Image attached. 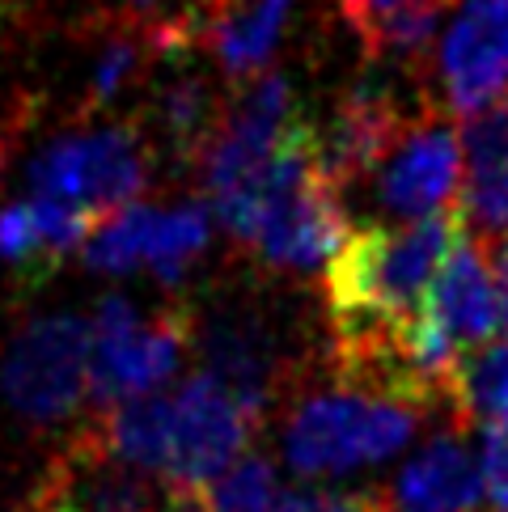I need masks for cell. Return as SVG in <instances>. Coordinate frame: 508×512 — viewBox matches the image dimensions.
Returning <instances> with one entry per match:
<instances>
[{
    "label": "cell",
    "mask_w": 508,
    "mask_h": 512,
    "mask_svg": "<svg viewBox=\"0 0 508 512\" xmlns=\"http://www.w3.org/2000/svg\"><path fill=\"white\" fill-rule=\"evenodd\" d=\"M466 233V208H441L398 229L369 225L348 233V242L326 259L335 347H360L403 331Z\"/></svg>",
    "instance_id": "obj_1"
},
{
    "label": "cell",
    "mask_w": 508,
    "mask_h": 512,
    "mask_svg": "<svg viewBox=\"0 0 508 512\" xmlns=\"http://www.w3.org/2000/svg\"><path fill=\"white\" fill-rule=\"evenodd\" d=\"M415 424H420V411L407 402L343 386L305 398L288 415L284 457L305 479L343 474L394 457L403 445H411Z\"/></svg>",
    "instance_id": "obj_2"
},
{
    "label": "cell",
    "mask_w": 508,
    "mask_h": 512,
    "mask_svg": "<svg viewBox=\"0 0 508 512\" xmlns=\"http://www.w3.org/2000/svg\"><path fill=\"white\" fill-rule=\"evenodd\" d=\"M89 360L94 326L85 318H39L9 343L0 390L26 424H64L89 394Z\"/></svg>",
    "instance_id": "obj_3"
},
{
    "label": "cell",
    "mask_w": 508,
    "mask_h": 512,
    "mask_svg": "<svg viewBox=\"0 0 508 512\" xmlns=\"http://www.w3.org/2000/svg\"><path fill=\"white\" fill-rule=\"evenodd\" d=\"M144 182H149V149L127 127L64 136L30 166V195L60 199L98 221L136 204Z\"/></svg>",
    "instance_id": "obj_4"
},
{
    "label": "cell",
    "mask_w": 508,
    "mask_h": 512,
    "mask_svg": "<svg viewBox=\"0 0 508 512\" xmlns=\"http://www.w3.org/2000/svg\"><path fill=\"white\" fill-rule=\"evenodd\" d=\"M263 419L212 369H199L174 390V453L166 479L178 487H212L259 436Z\"/></svg>",
    "instance_id": "obj_5"
},
{
    "label": "cell",
    "mask_w": 508,
    "mask_h": 512,
    "mask_svg": "<svg viewBox=\"0 0 508 512\" xmlns=\"http://www.w3.org/2000/svg\"><path fill=\"white\" fill-rule=\"evenodd\" d=\"M348 242V216L339 204V182L326 174V166L301 170L267 199L250 246L259 250L267 267L310 271L326 263Z\"/></svg>",
    "instance_id": "obj_6"
},
{
    "label": "cell",
    "mask_w": 508,
    "mask_h": 512,
    "mask_svg": "<svg viewBox=\"0 0 508 512\" xmlns=\"http://www.w3.org/2000/svg\"><path fill=\"white\" fill-rule=\"evenodd\" d=\"M191 335H195V318L183 305H170L153 318H140L132 331L115 339H94L89 398L98 407H115V402L161 390L183 364Z\"/></svg>",
    "instance_id": "obj_7"
},
{
    "label": "cell",
    "mask_w": 508,
    "mask_h": 512,
    "mask_svg": "<svg viewBox=\"0 0 508 512\" xmlns=\"http://www.w3.org/2000/svg\"><path fill=\"white\" fill-rule=\"evenodd\" d=\"M462 178V136L437 111H424L381 161L377 204L394 221H420L449 208Z\"/></svg>",
    "instance_id": "obj_8"
},
{
    "label": "cell",
    "mask_w": 508,
    "mask_h": 512,
    "mask_svg": "<svg viewBox=\"0 0 508 512\" xmlns=\"http://www.w3.org/2000/svg\"><path fill=\"white\" fill-rule=\"evenodd\" d=\"M441 98L453 115H475L508 89V0H466L437 56Z\"/></svg>",
    "instance_id": "obj_9"
},
{
    "label": "cell",
    "mask_w": 508,
    "mask_h": 512,
    "mask_svg": "<svg viewBox=\"0 0 508 512\" xmlns=\"http://www.w3.org/2000/svg\"><path fill=\"white\" fill-rule=\"evenodd\" d=\"M411 123L415 119H407L394 89H386L373 77L356 81L348 94H343V102L335 106V119L326 123V132H318L326 174H331L339 187L373 174L381 161L394 153V144L407 136Z\"/></svg>",
    "instance_id": "obj_10"
},
{
    "label": "cell",
    "mask_w": 508,
    "mask_h": 512,
    "mask_svg": "<svg viewBox=\"0 0 508 512\" xmlns=\"http://www.w3.org/2000/svg\"><path fill=\"white\" fill-rule=\"evenodd\" d=\"M424 314L437 322L462 352L496 339L500 284H496L492 250H487L483 237L470 242V233H466L458 242V250L445 259V267L437 271V280H432V288H428Z\"/></svg>",
    "instance_id": "obj_11"
},
{
    "label": "cell",
    "mask_w": 508,
    "mask_h": 512,
    "mask_svg": "<svg viewBox=\"0 0 508 512\" xmlns=\"http://www.w3.org/2000/svg\"><path fill=\"white\" fill-rule=\"evenodd\" d=\"M293 0H195L178 13L195 43H212L216 60L233 77L263 72L267 56L276 51Z\"/></svg>",
    "instance_id": "obj_12"
},
{
    "label": "cell",
    "mask_w": 508,
    "mask_h": 512,
    "mask_svg": "<svg viewBox=\"0 0 508 512\" xmlns=\"http://www.w3.org/2000/svg\"><path fill=\"white\" fill-rule=\"evenodd\" d=\"M466 182H462V208L466 221L479 225V237L508 233V89L487 102L483 111L466 115Z\"/></svg>",
    "instance_id": "obj_13"
},
{
    "label": "cell",
    "mask_w": 508,
    "mask_h": 512,
    "mask_svg": "<svg viewBox=\"0 0 508 512\" xmlns=\"http://www.w3.org/2000/svg\"><path fill=\"white\" fill-rule=\"evenodd\" d=\"M390 504L403 512H475L483 508L479 453H470L458 436H437L424 453L398 470Z\"/></svg>",
    "instance_id": "obj_14"
},
{
    "label": "cell",
    "mask_w": 508,
    "mask_h": 512,
    "mask_svg": "<svg viewBox=\"0 0 508 512\" xmlns=\"http://www.w3.org/2000/svg\"><path fill=\"white\" fill-rule=\"evenodd\" d=\"M98 445L115 453L119 462L136 466L144 474H170V453H174V398H127L106 407L94 428Z\"/></svg>",
    "instance_id": "obj_15"
},
{
    "label": "cell",
    "mask_w": 508,
    "mask_h": 512,
    "mask_svg": "<svg viewBox=\"0 0 508 512\" xmlns=\"http://www.w3.org/2000/svg\"><path fill=\"white\" fill-rule=\"evenodd\" d=\"M449 402L458 411V424L487 428L508 415V339H487L479 347H466L453 364Z\"/></svg>",
    "instance_id": "obj_16"
},
{
    "label": "cell",
    "mask_w": 508,
    "mask_h": 512,
    "mask_svg": "<svg viewBox=\"0 0 508 512\" xmlns=\"http://www.w3.org/2000/svg\"><path fill=\"white\" fill-rule=\"evenodd\" d=\"M453 0H411V5L394 9L386 17H377L369 22L360 34V43H365V56L369 60H398V64H415L428 51L432 34H437L445 9Z\"/></svg>",
    "instance_id": "obj_17"
},
{
    "label": "cell",
    "mask_w": 508,
    "mask_h": 512,
    "mask_svg": "<svg viewBox=\"0 0 508 512\" xmlns=\"http://www.w3.org/2000/svg\"><path fill=\"white\" fill-rule=\"evenodd\" d=\"M157 229V212L144 204L119 208L111 221H102L85 242V263L106 276H127L132 267L149 259V242Z\"/></svg>",
    "instance_id": "obj_18"
},
{
    "label": "cell",
    "mask_w": 508,
    "mask_h": 512,
    "mask_svg": "<svg viewBox=\"0 0 508 512\" xmlns=\"http://www.w3.org/2000/svg\"><path fill=\"white\" fill-rule=\"evenodd\" d=\"M153 111H157V123H161V136H166L178 153H183V157H204L208 140L216 132L212 98H208V85L204 81L174 77L157 94Z\"/></svg>",
    "instance_id": "obj_19"
},
{
    "label": "cell",
    "mask_w": 508,
    "mask_h": 512,
    "mask_svg": "<svg viewBox=\"0 0 508 512\" xmlns=\"http://www.w3.org/2000/svg\"><path fill=\"white\" fill-rule=\"evenodd\" d=\"M208 246V212L204 208H174V212H157V229L149 242V259L144 267H153V276L161 284H178L183 271L204 254Z\"/></svg>",
    "instance_id": "obj_20"
},
{
    "label": "cell",
    "mask_w": 508,
    "mask_h": 512,
    "mask_svg": "<svg viewBox=\"0 0 508 512\" xmlns=\"http://www.w3.org/2000/svg\"><path fill=\"white\" fill-rule=\"evenodd\" d=\"M276 496H280L276 466H271V457L250 453V449L208 487L212 512H271Z\"/></svg>",
    "instance_id": "obj_21"
},
{
    "label": "cell",
    "mask_w": 508,
    "mask_h": 512,
    "mask_svg": "<svg viewBox=\"0 0 508 512\" xmlns=\"http://www.w3.org/2000/svg\"><path fill=\"white\" fill-rule=\"evenodd\" d=\"M144 51H153L149 30H119V34L106 39L102 56L94 64V77H89V94H85L89 111H98V106H111L119 98V89L132 81V72L140 68Z\"/></svg>",
    "instance_id": "obj_22"
},
{
    "label": "cell",
    "mask_w": 508,
    "mask_h": 512,
    "mask_svg": "<svg viewBox=\"0 0 508 512\" xmlns=\"http://www.w3.org/2000/svg\"><path fill=\"white\" fill-rule=\"evenodd\" d=\"M0 259L22 267V271H39V276L51 271V259L43 250V237H39V225H34L30 204L0 208Z\"/></svg>",
    "instance_id": "obj_23"
},
{
    "label": "cell",
    "mask_w": 508,
    "mask_h": 512,
    "mask_svg": "<svg viewBox=\"0 0 508 512\" xmlns=\"http://www.w3.org/2000/svg\"><path fill=\"white\" fill-rule=\"evenodd\" d=\"M386 491H331V487H297L280 491L271 512H390Z\"/></svg>",
    "instance_id": "obj_24"
},
{
    "label": "cell",
    "mask_w": 508,
    "mask_h": 512,
    "mask_svg": "<svg viewBox=\"0 0 508 512\" xmlns=\"http://www.w3.org/2000/svg\"><path fill=\"white\" fill-rule=\"evenodd\" d=\"M479 487L487 512H508V436L479 428Z\"/></svg>",
    "instance_id": "obj_25"
},
{
    "label": "cell",
    "mask_w": 508,
    "mask_h": 512,
    "mask_svg": "<svg viewBox=\"0 0 508 512\" xmlns=\"http://www.w3.org/2000/svg\"><path fill=\"white\" fill-rule=\"evenodd\" d=\"M403 5H411V0H335V9L343 13V22L352 30H365L369 22H377V17H386Z\"/></svg>",
    "instance_id": "obj_26"
},
{
    "label": "cell",
    "mask_w": 508,
    "mask_h": 512,
    "mask_svg": "<svg viewBox=\"0 0 508 512\" xmlns=\"http://www.w3.org/2000/svg\"><path fill=\"white\" fill-rule=\"evenodd\" d=\"M17 512H77V504H72V500L64 496V491H60V487L43 474V483L30 491V500H26L22 508H17Z\"/></svg>",
    "instance_id": "obj_27"
},
{
    "label": "cell",
    "mask_w": 508,
    "mask_h": 512,
    "mask_svg": "<svg viewBox=\"0 0 508 512\" xmlns=\"http://www.w3.org/2000/svg\"><path fill=\"white\" fill-rule=\"evenodd\" d=\"M492 267H496V284H500V322H504V339H508V233L492 250Z\"/></svg>",
    "instance_id": "obj_28"
},
{
    "label": "cell",
    "mask_w": 508,
    "mask_h": 512,
    "mask_svg": "<svg viewBox=\"0 0 508 512\" xmlns=\"http://www.w3.org/2000/svg\"><path fill=\"white\" fill-rule=\"evenodd\" d=\"M132 5H136V9H153V5H157V0H132Z\"/></svg>",
    "instance_id": "obj_29"
},
{
    "label": "cell",
    "mask_w": 508,
    "mask_h": 512,
    "mask_svg": "<svg viewBox=\"0 0 508 512\" xmlns=\"http://www.w3.org/2000/svg\"><path fill=\"white\" fill-rule=\"evenodd\" d=\"M0 5H22V0H0Z\"/></svg>",
    "instance_id": "obj_30"
},
{
    "label": "cell",
    "mask_w": 508,
    "mask_h": 512,
    "mask_svg": "<svg viewBox=\"0 0 508 512\" xmlns=\"http://www.w3.org/2000/svg\"><path fill=\"white\" fill-rule=\"evenodd\" d=\"M390 512H403V508H390Z\"/></svg>",
    "instance_id": "obj_31"
}]
</instances>
